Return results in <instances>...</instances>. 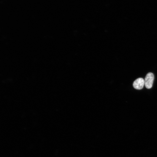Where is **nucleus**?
I'll return each instance as SVG.
<instances>
[{
  "mask_svg": "<svg viewBox=\"0 0 157 157\" xmlns=\"http://www.w3.org/2000/svg\"><path fill=\"white\" fill-rule=\"evenodd\" d=\"M154 79L153 73L149 72L147 74L144 80V85L147 88L150 89L152 87Z\"/></svg>",
  "mask_w": 157,
  "mask_h": 157,
  "instance_id": "nucleus-1",
  "label": "nucleus"
},
{
  "mask_svg": "<svg viewBox=\"0 0 157 157\" xmlns=\"http://www.w3.org/2000/svg\"><path fill=\"white\" fill-rule=\"evenodd\" d=\"M144 85V80L141 78H138L133 82V86L134 88L137 90L142 89Z\"/></svg>",
  "mask_w": 157,
  "mask_h": 157,
  "instance_id": "nucleus-2",
  "label": "nucleus"
}]
</instances>
